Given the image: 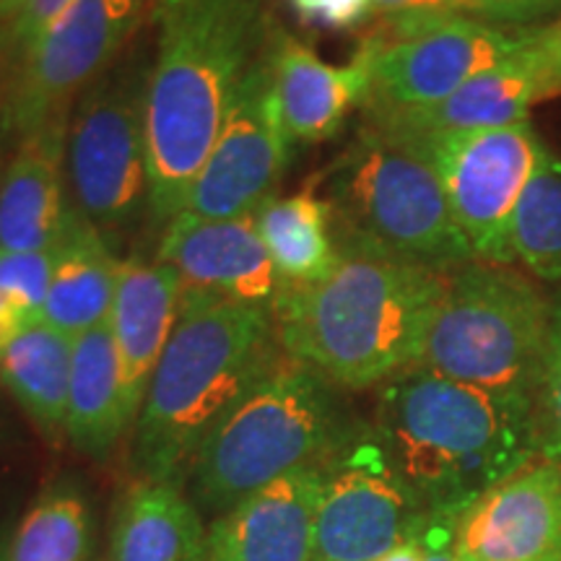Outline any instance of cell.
<instances>
[{
  "label": "cell",
  "instance_id": "obj_11",
  "mask_svg": "<svg viewBox=\"0 0 561 561\" xmlns=\"http://www.w3.org/2000/svg\"><path fill=\"white\" fill-rule=\"evenodd\" d=\"M149 9V0H73L21 53L9 102L11 128L26 138L68 121L76 96L115 68Z\"/></svg>",
  "mask_w": 561,
  "mask_h": 561
},
{
  "label": "cell",
  "instance_id": "obj_40",
  "mask_svg": "<svg viewBox=\"0 0 561 561\" xmlns=\"http://www.w3.org/2000/svg\"><path fill=\"white\" fill-rule=\"evenodd\" d=\"M159 3V0H149V5H151V9H153V5H157Z\"/></svg>",
  "mask_w": 561,
  "mask_h": 561
},
{
  "label": "cell",
  "instance_id": "obj_39",
  "mask_svg": "<svg viewBox=\"0 0 561 561\" xmlns=\"http://www.w3.org/2000/svg\"><path fill=\"white\" fill-rule=\"evenodd\" d=\"M9 541L11 538H3V533H0V561H5V557H9Z\"/></svg>",
  "mask_w": 561,
  "mask_h": 561
},
{
  "label": "cell",
  "instance_id": "obj_4",
  "mask_svg": "<svg viewBox=\"0 0 561 561\" xmlns=\"http://www.w3.org/2000/svg\"><path fill=\"white\" fill-rule=\"evenodd\" d=\"M284 356L268 307L185 286L178 325L133 426L138 479L185 489L210 430Z\"/></svg>",
  "mask_w": 561,
  "mask_h": 561
},
{
  "label": "cell",
  "instance_id": "obj_22",
  "mask_svg": "<svg viewBox=\"0 0 561 561\" xmlns=\"http://www.w3.org/2000/svg\"><path fill=\"white\" fill-rule=\"evenodd\" d=\"M55 271L39 320L79 339L110 318L117 289V263L110 240L76 208L55 244Z\"/></svg>",
  "mask_w": 561,
  "mask_h": 561
},
{
  "label": "cell",
  "instance_id": "obj_21",
  "mask_svg": "<svg viewBox=\"0 0 561 561\" xmlns=\"http://www.w3.org/2000/svg\"><path fill=\"white\" fill-rule=\"evenodd\" d=\"M130 426L121 354L107 318L73 341L66 437L79 453L104 460Z\"/></svg>",
  "mask_w": 561,
  "mask_h": 561
},
{
  "label": "cell",
  "instance_id": "obj_38",
  "mask_svg": "<svg viewBox=\"0 0 561 561\" xmlns=\"http://www.w3.org/2000/svg\"><path fill=\"white\" fill-rule=\"evenodd\" d=\"M32 0H0V26H11Z\"/></svg>",
  "mask_w": 561,
  "mask_h": 561
},
{
  "label": "cell",
  "instance_id": "obj_27",
  "mask_svg": "<svg viewBox=\"0 0 561 561\" xmlns=\"http://www.w3.org/2000/svg\"><path fill=\"white\" fill-rule=\"evenodd\" d=\"M512 261L546 280H561V159L549 157L525 187L510 229Z\"/></svg>",
  "mask_w": 561,
  "mask_h": 561
},
{
  "label": "cell",
  "instance_id": "obj_33",
  "mask_svg": "<svg viewBox=\"0 0 561 561\" xmlns=\"http://www.w3.org/2000/svg\"><path fill=\"white\" fill-rule=\"evenodd\" d=\"M528 55L536 66L541 100L561 96V21L530 32Z\"/></svg>",
  "mask_w": 561,
  "mask_h": 561
},
{
  "label": "cell",
  "instance_id": "obj_2",
  "mask_svg": "<svg viewBox=\"0 0 561 561\" xmlns=\"http://www.w3.org/2000/svg\"><path fill=\"white\" fill-rule=\"evenodd\" d=\"M371 430L430 515L458 517L541 455L536 398L489 392L424 367L382 385Z\"/></svg>",
  "mask_w": 561,
  "mask_h": 561
},
{
  "label": "cell",
  "instance_id": "obj_30",
  "mask_svg": "<svg viewBox=\"0 0 561 561\" xmlns=\"http://www.w3.org/2000/svg\"><path fill=\"white\" fill-rule=\"evenodd\" d=\"M453 11L476 16V21L504 26L536 24L561 9V0H447Z\"/></svg>",
  "mask_w": 561,
  "mask_h": 561
},
{
  "label": "cell",
  "instance_id": "obj_31",
  "mask_svg": "<svg viewBox=\"0 0 561 561\" xmlns=\"http://www.w3.org/2000/svg\"><path fill=\"white\" fill-rule=\"evenodd\" d=\"M289 5L305 24L328 32H351L375 13V0H289Z\"/></svg>",
  "mask_w": 561,
  "mask_h": 561
},
{
  "label": "cell",
  "instance_id": "obj_25",
  "mask_svg": "<svg viewBox=\"0 0 561 561\" xmlns=\"http://www.w3.org/2000/svg\"><path fill=\"white\" fill-rule=\"evenodd\" d=\"M73 341V335L37 318L26 322L0 356V382L39 432L55 442L66 434Z\"/></svg>",
  "mask_w": 561,
  "mask_h": 561
},
{
  "label": "cell",
  "instance_id": "obj_28",
  "mask_svg": "<svg viewBox=\"0 0 561 561\" xmlns=\"http://www.w3.org/2000/svg\"><path fill=\"white\" fill-rule=\"evenodd\" d=\"M536 416L541 455L561 466V299L551 307V331L536 396Z\"/></svg>",
  "mask_w": 561,
  "mask_h": 561
},
{
  "label": "cell",
  "instance_id": "obj_9",
  "mask_svg": "<svg viewBox=\"0 0 561 561\" xmlns=\"http://www.w3.org/2000/svg\"><path fill=\"white\" fill-rule=\"evenodd\" d=\"M392 140L430 161L473 255L486 263H512V216L530 178L551 153L530 121L507 128Z\"/></svg>",
  "mask_w": 561,
  "mask_h": 561
},
{
  "label": "cell",
  "instance_id": "obj_29",
  "mask_svg": "<svg viewBox=\"0 0 561 561\" xmlns=\"http://www.w3.org/2000/svg\"><path fill=\"white\" fill-rule=\"evenodd\" d=\"M55 255H58L55 248L26 252L0 250V291L11 294L34 320L39 318L50 291Z\"/></svg>",
  "mask_w": 561,
  "mask_h": 561
},
{
  "label": "cell",
  "instance_id": "obj_12",
  "mask_svg": "<svg viewBox=\"0 0 561 561\" xmlns=\"http://www.w3.org/2000/svg\"><path fill=\"white\" fill-rule=\"evenodd\" d=\"M291 138L280 121L268 50L248 70L219 138L187 195L185 210L203 219L255 214L284 178Z\"/></svg>",
  "mask_w": 561,
  "mask_h": 561
},
{
  "label": "cell",
  "instance_id": "obj_32",
  "mask_svg": "<svg viewBox=\"0 0 561 561\" xmlns=\"http://www.w3.org/2000/svg\"><path fill=\"white\" fill-rule=\"evenodd\" d=\"M375 11L388 19L392 39L411 37L455 16L447 0H375Z\"/></svg>",
  "mask_w": 561,
  "mask_h": 561
},
{
  "label": "cell",
  "instance_id": "obj_16",
  "mask_svg": "<svg viewBox=\"0 0 561 561\" xmlns=\"http://www.w3.org/2000/svg\"><path fill=\"white\" fill-rule=\"evenodd\" d=\"M322 460L252 491L206 525L201 561H314Z\"/></svg>",
  "mask_w": 561,
  "mask_h": 561
},
{
  "label": "cell",
  "instance_id": "obj_8",
  "mask_svg": "<svg viewBox=\"0 0 561 561\" xmlns=\"http://www.w3.org/2000/svg\"><path fill=\"white\" fill-rule=\"evenodd\" d=\"M146 66L110 68L79 96L66 136V178L73 208L115 240L149 206Z\"/></svg>",
  "mask_w": 561,
  "mask_h": 561
},
{
  "label": "cell",
  "instance_id": "obj_6",
  "mask_svg": "<svg viewBox=\"0 0 561 561\" xmlns=\"http://www.w3.org/2000/svg\"><path fill=\"white\" fill-rule=\"evenodd\" d=\"M325 180L341 255L367 252L447 273L476 261L430 161L382 130L362 133Z\"/></svg>",
  "mask_w": 561,
  "mask_h": 561
},
{
  "label": "cell",
  "instance_id": "obj_20",
  "mask_svg": "<svg viewBox=\"0 0 561 561\" xmlns=\"http://www.w3.org/2000/svg\"><path fill=\"white\" fill-rule=\"evenodd\" d=\"M536 102H541V91H538L536 66L525 45L520 53L500 66L483 70L447 100L430 107L375 112V128L392 138L507 128V125L528 121L530 104Z\"/></svg>",
  "mask_w": 561,
  "mask_h": 561
},
{
  "label": "cell",
  "instance_id": "obj_24",
  "mask_svg": "<svg viewBox=\"0 0 561 561\" xmlns=\"http://www.w3.org/2000/svg\"><path fill=\"white\" fill-rule=\"evenodd\" d=\"M257 234L276 265L280 289L318 284L341 263L333 206L310 182L294 195H273L255 208Z\"/></svg>",
  "mask_w": 561,
  "mask_h": 561
},
{
  "label": "cell",
  "instance_id": "obj_10",
  "mask_svg": "<svg viewBox=\"0 0 561 561\" xmlns=\"http://www.w3.org/2000/svg\"><path fill=\"white\" fill-rule=\"evenodd\" d=\"M430 512L375 430H351L322 460L314 561H375L424 528Z\"/></svg>",
  "mask_w": 561,
  "mask_h": 561
},
{
  "label": "cell",
  "instance_id": "obj_15",
  "mask_svg": "<svg viewBox=\"0 0 561 561\" xmlns=\"http://www.w3.org/2000/svg\"><path fill=\"white\" fill-rule=\"evenodd\" d=\"M157 261L172 265L185 286L242 305L273 310L280 291L276 265L257 234L252 214L203 219L191 210H180L164 224Z\"/></svg>",
  "mask_w": 561,
  "mask_h": 561
},
{
  "label": "cell",
  "instance_id": "obj_1",
  "mask_svg": "<svg viewBox=\"0 0 561 561\" xmlns=\"http://www.w3.org/2000/svg\"><path fill=\"white\" fill-rule=\"evenodd\" d=\"M151 11L159 42L146 87L149 214L170 224L276 24L263 0H159Z\"/></svg>",
  "mask_w": 561,
  "mask_h": 561
},
{
  "label": "cell",
  "instance_id": "obj_36",
  "mask_svg": "<svg viewBox=\"0 0 561 561\" xmlns=\"http://www.w3.org/2000/svg\"><path fill=\"white\" fill-rule=\"evenodd\" d=\"M32 320V314L26 312L11 294L0 291V356L5 354V348L11 346L13 339H16V335L26 328V322Z\"/></svg>",
  "mask_w": 561,
  "mask_h": 561
},
{
  "label": "cell",
  "instance_id": "obj_18",
  "mask_svg": "<svg viewBox=\"0 0 561 561\" xmlns=\"http://www.w3.org/2000/svg\"><path fill=\"white\" fill-rule=\"evenodd\" d=\"M182 291L185 280L172 265L159 261L144 263L136 257L121 263L110 325L121 354L125 403L133 426L161 354L178 325Z\"/></svg>",
  "mask_w": 561,
  "mask_h": 561
},
{
  "label": "cell",
  "instance_id": "obj_19",
  "mask_svg": "<svg viewBox=\"0 0 561 561\" xmlns=\"http://www.w3.org/2000/svg\"><path fill=\"white\" fill-rule=\"evenodd\" d=\"M68 121L21 138L0 178V250H50L58 244L73 203L66 198Z\"/></svg>",
  "mask_w": 561,
  "mask_h": 561
},
{
  "label": "cell",
  "instance_id": "obj_34",
  "mask_svg": "<svg viewBox=\"0 0 561 561\" xmlns=\"http://www.w3.org/2000/svg\"><path fill=\"white\" fill-rule=\"evenodd\" d=\"M70 3H73V0H32L24 9V13L9 26L5 45H9L11 50L24 53L26 47L39 37L42 30H45L47 24H53Z\"/></svg>",
  "mask_w": 561,
  "mask_h": 561
},
{
  "label": "cell",
  "instance_id": "obj_41",
  "mask_svg": "<svg viewBox=\"0 0 561 561\" xmlns=\"http://www.w3.org/2000/svg\"><path fill=\"white\" fill-rule=\"evenodd\" d=\"M0 178H3V167H0Z\"/></svg>",
  "mask_w": 561,
  "mask_h": 561
},
{
  "label": "cell",
  "instance_id": "obj_13",
  "mask_svg": "<svg viewBox=\"0 0 561 561\" xmlns=\"http://www.w3.org/2000/svg\"><path fill=\"white\" fill-rule=\"evenodd\" d=\"M530 30L512 34L502 26L468 16H455L421 30L411 37L364 39L369 50V107L411 110L430 107L455 94L483 70L510 60L528 45Z\"/></svg>",
  "mask_w": 561,
  "mask_h": 561
},
{
  "label": "cell",
  "instance_id": "obj_23",
  "mask_svg": "<svg viewBox=\"0 0 561 561\" xmlns=\"http://www.w3.org/2000/svg\"><path fill=\"white\" fill-rule=\"evenodd\" d=\"M203 541V512L185 489L138 479L115 510L110 561H201Z\"/></svg>",
  "mask_w": 561,
  "mask_h": 561
},
{
  "label": "cell",
  "instance_id": "obj_5",
  "mask_svg": "<svg viewBox=\"0 0 561 561\" xmlns=\"http://www.w3.org/2000/svg\"><path fill=\"white\" fill-rule=\"evenodd\" d=\"M351 430L335 385L286 354L210 430L187 496L203 515H221L280 476L325 460Z\"/></svg>",
  "mask_w": 561,
  "mask_h": 561
},
{
  "label": "cell",
  "instance_id": "obj_14",
  "mask_svg": "<svg viewBox=\"0 0 561 561\" xmlns=\"http://www.w3.org/2000/svg\"><path fill=\"white\" fill-rule=\"evenodd\" d=\"M460 561H561V466L543 455L455 517Z\"/></svg>",
  "mask_w": 561,
  "mask_h": 561
},
{
  "label": "cell",
  "instance_id": "obj_17",
  "mask_svg": "<svg viewBox=\"0 0 561 561\" xmlns=\"http://www.w3.org/2000/svg\"><path fill=\"white\" fill-rule=\"evenodd\" d=\"M280 121L294 146H314L339 136L348 115L369 102L371 68L367 45L348 66L320 60L312 47L276 26L268 42Z\"/></svg>",
  "mask_w": 561,
  "mask_h": 561
},
{
  "label": "cell",
  "instance_id": "obj_35",
  "mask_svg": "<svg viewBox=\"0 0 561 561\" xmlns=\"http://www.w3.org/2000/svg\"><path fill=\"white\" fill-rule=\"evenodd\" d=\"M453 533L455 517L430 515V520L424 525L426 561H460L453 551Z\"/></svg>",
  "mask_w": 561,
  "mask_h": 561
},
{
  "label": "cell",
  "instance_id": "obj_3",
  "mask_svg": "<svg viewBox=\"0 0 561 561\" xmlns=\"http://www.w3.org/2000/svg\"><path fill=\"white\" fill-rule=\"evenodd\" d=\"M447 278L430 265L348 252L328 278L278 291V341L335 388H382L419 367Z\"/></svg>",
  "mask_w": 561,
  "mask_h": 561
},
{
  "label": "cell",
  "instance_id": "obj_26",
  "mask_svg": "<svg viewBox=\"0 0 561 561\" xmlns=\"http://www.w3.org/2000/svg\"><path fill=\"white\" fill-rule=\"evenodd\" d=\"M94 517L79 483L55 481L11 533L5 561H89Z\"/></svg>",
  "mask_w": 561,
  "mask_h": 561
},
{
  "label": "cell",
  "instance_id": "obj_7",
  "mask_svg": "<svg viewBox=\"0 0 561 561\" xmlns=\"http://www.w3.org/2000/svg\"><path fill=\"white\" fill-rule=\"evenodd\" d=\"M551 307L507 265H460L447 278L419 367L489 392L536 398Z\"/></svg>",
  "mask_w": 561,
  "mask_h": 561
},
{
  "label": "cell",
  "instance_id": "obj_37",
  "mask_svg": "<svg viewBox=\"0 0 561 561\" xmlns=\"http://www.w3.org/2000/svg\"><path fill=\"white\" fill-rule=\"evenodd\" d=\"M375 561H426L424 528H421L416 536H411L409 541H403L401 546H396V549L388 551V553H382V557L375 559Z\"/></svg>",
  "mask_w": 561,
  "mask_h": 561
}]
</instances>
